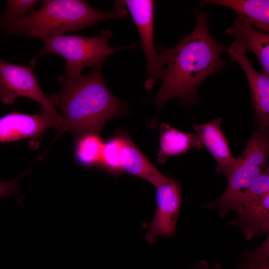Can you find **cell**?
Listing matches in <instances>:
<instances>
[{"instance_id": "obj_1", "label": "cell", "mask_w": 269, "mask_h": 269, "mask_svg": "<svg viewBox=\"0 0 269 269\" xmlns=\"http://www.w3.org/2000/svg\"><path fill=\"white\" fill-rule=\"evenodd\" d=\"M195 26L189 34L182 36L171 48L159 46L157 50L166 67L162 83L150 100L156 107L152 127L155 126L160 110L170 99L178 98L187 106L199 104V86L227 65L220 58L226 48L223 43L211 35L208 14L199 10H195Z\"/></svg>"}, {"instance_id": "obj_2", "label": "cell", "mask_w": 269, "mask_h": 269, "mask_svg": "<svg viewBox=\"0 0 269 269\" xmlns=\"http://www.w3.org/2000/svg\"><path fill=\"white\" fill-rule=\"evenodd\" d=\"M103 65L86 75L59 77L60 90L50 96L54 106L62 114L59 134L71 131L76 139L89 133L100 134L105 123L113 117L128 111L126 103L116 97L106 85Z\"/></svg>"}, {"instance_id": "obj_3", "label": "cell", "mask_w": 269, "mask_h": 269, "mask_svg": "<svg viewBox=\"0 0 269 269\" xmlns=\"http://www.w3.org/2000/svg\"><path fill=\"white\" fill-rule=\"evenodd\" d=\"M128 14L123 0H116L109 11H101L82 0H45L28 14L0 20V28L12 35L42 38L95 26L99 22Z\"/></svg>"}, {"instance_id": "obj_4", "label": "cell", "mask_w": 269, "mask_h": 269, "mask_svg": "<svg viewBox=\"0 0 269 269\" xmlns=\"http://www.w3.org/2000/svg\"><path fill=\"white\" fill-rule=\"evenodd\" d=\"M269 129L256 124L246 146L236 157L235 166L227 177V185L222 194L216 200L205 204L215 209L219 216L224 217L235 210L243 193L252 181L269 166Z\"/></svg>"}, {"instance_id": "obj_5", "label": "cell", "mask_w": 269, "mask_h": 269, "mask_svg": "<svg viewBox=\"0 0 269 269\" xmlns=\"http://www.w3.org/2000/svg\"><path fill=\"white\" fill-rule=\"evenodd\" d=\"M112 36L109 30H103L99 35L87 37L77 35H56L41 38L44 47L34 58L30 64L34 65L37 59L47 54L62 56L66 62L63 74L74 77L81 74L85 67L91 68L103 65L108 57L115 51L131 46L113 48L108 43Z\"/></svg>"}, {"instance_id": "obj_6", "label": "cell", "mask_w": 269, "mask_h": 269, "mask_svg": "<svg viewBox=\"0 0 269 269\" xmlns=\"http://www.w3.org/2000/svg\"><path fill=\"white\" fill-rule=\"evenodd\" d=\"M34 66L11 63L0 59V101L9 105L18 97H26L38 103L40 108L61 118L50 96L46 95L40 88Z\"/></svg>"}, {"instance_id": "obj_7", "label": "cell", "mask_w": 269, "mask_h": 269, "mask_svg": "<svg viewBox=\"0 0 269 269\" xmlns=\"http://www.w3.org/2000/svg\"><path fill=\"white\" fill-rule=\"evenodd\" d=\"M139 32L146 60L147 78L144 86L151 89L157 79L162 80L165 66L153 42L154 2L152 0H123Z\"/></svg>"}, {"instance_id": "obj_8", "label": "cell", "mask_w": 269, "mask_h": 269, "mask_svg": "<svg viewBox=\"0 0 269 269\" xmlns=\"http://www.w3.org/2000/svg\"><path fill=\"white\" fill-rule=\"evenodd\" d=\"M156 188V206L153 218L149 223L143 224L146 230L145 240L149 243L159 237L170 238L175 235L182 201L180 185L173 178L169 177L166 182Z\"/></svg>"}, {"instance_id": "obj_9", "label": "cell", "mask_w": 269, "mask_h": 269, "mask_svg": "<svg viewBox=\"0 0 269 269\" xmlns=\"http://www.w3.org/2000/svg\"><path fill=\"white\" fill-rule=\"evenodd\" d=\"M61 125V118L42 108L37 114L12 111L0 118V142L29 139L32 146L37 147L47 129L54 128L59 131Z\"/></svg>"}, {"instance_id": "obj_10", "label": "cell", "mask_w": 269, "mask_h": 269, "mask_svg": "<svg viewBox=\"0 0 269 269\" xmlns=\"http://www.w3.org/2000/svg\"><path fill=\"white\" fill-rule=\"evenodd\" d=\"M247 51L236 40L226 50L229 61L238 62L246 75L250 87L254 119L256 124L269 128V76L255 69L247 57Z\"/></svg>"}, {"instance_id": "obj_11", "label": "cell", "mask_w": 269, "mask_h": 269, "mask_svg": "<svg viewBox=\"0 0 269 269\" xmlns=\"http://www.w3.org/2000/svg\"><path fill=\"white\" fill-rule=\"evenodd\" d=\"M236 218L230 224L238 227L247 240L269 232V192L244 194L235 210Z\"/></svg>"}, {"instance_id": "obj_12", "label": "cell", "mask_w": 269, "mask_h": 269, "mask_svg": "<svg viewBox=\"0 0 269 269\" xmlns=\"http://www.w3.org/2000/svg\"><path fill=\"white\" fill-rule=\"evenodd\" d=\"M221 122L222 119L219 117L206 124H193L192 127L202 145L216 162V171L227 179L235 166L236 157L231 153L227 137L221 129Z\"/></svg>"}, {"instance_id": "obj_13", "label": "cell", "mask_w": 269, "mask_h": 269, "mask_svg": "<svg viewBox=\"0 0 269 269\" xmlns=\"http://www.w3.org/2000/svg\"><path fill=\"white\" fill-rule=\"evenodd\" d=\"M119 161L122 173L140 177L156 187L166 182L169 179V177L162 174L148 160L124 131Z\"/></svg>"}, {"instance_id": "obj_14", "label": "cell", "mask_w": 269, "mask_h": 269, "mask_svg": "<svg viewBox=\"0 0 269 269\" xmlns=\"http://www.w3.org/2000/svg\"><path fill=\"white\" fill-rule=\"evenodd\" d=\"M247 51L256 55L263 74L269 76V34L261 31L236 16L232 26L225 30Z\"/></svg>"}, {"instance_id": "obj_15", "label": "cell", "mask_w": 269, "mask_h": 269, "mask_svg": "<svg viewBox=\"0 0 269 269\" xmlns=\"http://www.w3.org/2000/svg\"><path fill=\"white\" fill-rule=\"evenodd\" d=\"M159 140L160 147L157 155L160 164L171 157L185 154L193 148L200 150L203 147L196 134L181 131L165 123L159 127Z\"/></svg>"}, {"instance_id": "obj_16", "label": "cell", "mask_w": 269, "mask_h": 269, "mask_svg": "<svg viewBox=\"0 0 269 269\" xmlns=\"http://www.w3.org/2000/svg\"><path fill=\"white\" fill-rule=\"evenodd\" d=\"M202 6L215 4L231 8L237 16L258 29L269 32V1L268 0H204Z\"/></svg>"}, {"instance_id": "obj_17", "label": "cell", "mask_w": 269, "mask_h": 269, "mask_svg": "<svg viewBox=\"0 0 269 269\" xmlns=\"http://www.w3.org/2000/svg\"><path fill=\"white\" fill-rule=\"evenodd\" d=\"M104 141L100 134L89 133L76 139L74 155L77 162L86 168L100 167Z\"/></svg>"}, {"instance_id": "obj_18", "label": "cell", "mask_w": 269, "mask_h": 269, "mask_svg": "<svg viewBox=\"0 0 269 269\" xmlns=\"http://www.w3.org/2000/svg\"><path fill=\"white\" fill-rule=\"evenodd\" d=\"M122 130L104 142L103 155L100 168L117 177L123 173L119 161V153L122 141Z\"/></svg>"}, {"instance_id": "obj_19", "label": "cell", "mask_w": 269, "mask_h": 269, "mask_svg": "<svg viewBox=\"0 0 269 269\" xmlns=\"http://www.w3.org/2000/svg\"><path fill=\"white\" fill-rule=\"evenodd\" d=\"M237 269H269V237L256 249L243 251Z\"/></svg>"}, {"instance_id": "obj_20", "label": "cell", "mask_w": 269, "mask_h": 269, "mask_svg": "<svg viewBox=\"0 0 269 269\" xmlns=\"http://www.w3.org/2000/svg\"><path fill=\"white\" fill-rule=\"evenodd\" d=\"M36 0H8L6 1L5 9L1 18L9 19L20 16L33 11Z\"/></svg>"}, {"instance_id": "obj_21", "label": "cell", "mask_w": 269, "mask_h": 269, "mask_svg": "<svg viewBox=\"0 0 269 269\" xmlns=\"http://www.w3.org/2000/svg\"><path fill=\"white\" fill-rule=\"evenodd\" d=\"M30 171L31 168H29L14 179L7 181L0 182V200L6 196H12L20 206L23 207L22 201L24 196L20 192L18 182Z\"/></svg>"}, {"instance_id": "obj_22", "label": "cell", "mask_w": 269, "mask_h": 269, "mask_svg": "<svg viewBox=\"0 0 269 269\" xmlns=\"http://www.w3.org/2000/svg\"><path fill=\"white\" fill-rule=\"evenodd\" d=\"M190 269H211L208 263L205 262H199L195 264ZM214 269H222L221 266L217 264Z\"/></svg>"}]
</instances>
